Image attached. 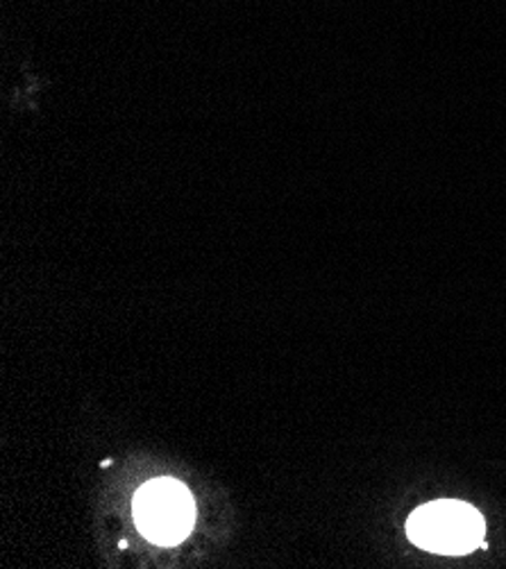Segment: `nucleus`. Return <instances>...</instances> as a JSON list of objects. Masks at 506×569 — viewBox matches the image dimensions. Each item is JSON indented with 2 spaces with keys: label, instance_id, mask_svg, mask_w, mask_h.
Here are the masks:
<instances>
[{
  "label": "nucleus",
  "instance_id": "f257e3e1",
  "mask_svg": "<svg viewBox=\"0 0 506 569\" xmlns=\"http://www.w3.org/2000/svg\"><path fill=\"white\" fill-rule=\"evenodd\" d=\"M407 533L414 545L427 551L462 556L484 542L486 525L473 506L440 499L414 510Z\"/></svg>",
  "mask_w": 506,
  "mask_h": 569
},
{
  "label": "nucleus",
  "instance_id": "f03ea898",
  "mask_svg": "<svg viewBox=\"0 0 506 569\" xmlns=\"http://www.w3.org/2000/svg\"><path fill=\"white\" fill-rule=\"evenodd\" d=\"M139 531L159 547L180 545L194 529L196 501L178 479H152L139 488L132 501Z\"/></svg>",
  "mask_w": 506,
  "mask_h": 569
}]
</instances>
